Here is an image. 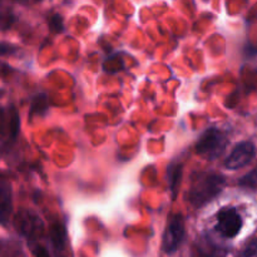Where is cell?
<instances>
[{
  "mask_svg": "<svg viewBox=\"0 0 257 257\" xmlns=\"http://www.w3.org/2000/svg\"><path fill=\"white\" fill-rule=\"evenodd\" d=\"M48 108V100L45 95H37L33 99L32 109H30V115L33 114H43Z\"/></svg>",
  "mask_w": 257,
  "mask_h": 257,
  "instance_id": "11",
  "label": "cell"
},
{
  "mask_svg": "<svg viewBox=\"0 0 257 257\" xmlns=\"http://www.w3.org/2000/svg\"><path fill=\"white\" fill-rule=\"evenodd\" d=\"M48 23H49V28L55 33H59L63 30V18L60 17L59 14H54L48 19Z\"/></svg>",
  "mask_w": 257,
  "mask_h": 257,
  "instance_id": "13",
  "label": "cell"
},
{
  "mask_svg": "<svg viewBox=\"0 0 257 257\" xmlns=\"http://www.w3.org/2000/svg\"><path fill=\"white\" fill-rule=\"evenodd\" d=\"M167 176H168V185H170L171 195H172L173 200H176L178 190H180L181 178H182V165L178 162L171 163V165L168 166Z\"/></svg>",
  "mask_w": 257,
  "mask_h": 257,
  "instance_id": "9",
  "label": "cell"
},
{
  "mask_svg": "<svg viewBox=\"0 0 257 257\" xmlns=\"http://www.w3.org/2000/svg\"><path fill=\"white\" fill-rule=\"evenodd\" d=\"M14 222L17 230L29 238H37L43 233L42 221L30 211H20L15 216Z\"/></svg>",
  "mask_w": 257,
  "mask_h": 257,
  "instance_id": "6",
  "label": "cell"
},
{
  "mask_svg": "<svg viewBox=\"0 0 257 257\" xmlns=\"http://www.w3.org/2000/svg\"><path fill=\"white\" fill-rule=\"evenodd\" d=\"M238 185L241 187L245 188H251V190H256L257 188V167L253 168L252 171H250L248 173H246L240 181H238Z\"/></svg>",
  "mask_w": 257,
  "mask_h": 257,
  "instance_id": "12",
  "label": "cell"
},
{
  "mask_svg": "<svg viewBox=\"0 0 257 257\" xmlns=\"http://www.w3.org/2000/svg\"><path fill=\"white\" fill-rule=\"evenodd\" d=\"M50 240L57 250H63L67 241V232H65L64 226L60 223H54L50 227Z\"/></svg>",
  "mask_w": 257,
  "mask_h": 257,
  "instance_id": "10",
  "label": "cell"
},
{
  "mask_svg": "<svg viewBox=\"0 0 257 257\" xmlns=\"http://www.w3.org/2000/svg\"><path fill=\"white\" fill-rule=\"evenodd\" d=\"M257 251V241H251L247 246H246L245 251H243V257H251L256 253Z\"/></svg>",
  "mask_w": 257,
  "mask_h": 257,
  "instance_id": "14",
  "label": "cell"
},
{
  "mask_svg": "<svg viewBox=\"0 0 257 257\" xmlns=\"http://www.w3.org/2000/svg\"><path fill=\"white\" fill-rule=\"evenodd\" d=\"M12 188L8 183H0V223L2 225L8 222L10 213H12Z\"/></svg>",
  "mask_w": 257,
  "mask_h": 257,
  "instance_id": "8",
  "label": "cell"
},
{
  "mask_svg": "<svg viewBox=\"0 0 257 257\" xmlns=\"http://www.w3.org/2000/svg\"><path fill=\"white\" fill-rule=\"evenodd\" d=\"M19 131V115L17 110L10 109L9 113L0 108V136L9 133L12 137H15Z\"/></svg>",
  "mask_w": 257,
  "mask_h": 257,
  "instance_id": "7",
  "label": "cell"
},
{
  "mask_svg": "<svg viewBox=\"0 0 257 257\" xmlns=\"http://www.w3.org/2000/svg\"><path fill=\"white\" fill-rule=\"evenodd\" d=\"M242 228V217L233 207H223L217 213V230L222 236L232 238Z\"/></svg>",
  "mask_w": 257,
  "mask_h": 257,
  "instance_id": "4",
  "label": "cell"
},
{
  "mask_svg": "<svg viewBox=\"0 0 257 257\" xmlns=\"http://www.w3.org/2000/svg\"><path fill=\"white\" fill-rule=\"evenodd\" d=\"M183 236H185V221H183L182 215L180 213L172 215L168 218L167 227L163 235V251L167 253L175 252L182 242Z\"/></svg>",
  "mask_w": 257,
  "mask_h": 257,
  "instance_id": "3",
  "label": "cell"
},
{
  "mask_svg": "<svg viewBox=\"0 0 257 257\" xmlns=\"http://www.w3.org/2000/svg\"><path fill=\"white\" fill-rule=\"evenodd\" d=\"M34 256L35 257H50L49 253H48V251L45 250L44 247H37L34 250Z\"/></svg>",
  "mask_w": 257,
  "mask_h": 257,
  "instance_id": "15",
  "label": "cell"
},
{
  "mask_svg": "<svg viewBox=\"0 0 257 257\" xmlns=\"http://www.w3.org/2000/svg\"><path fill=\"white\" fill-rule=\"evenodd\" d=\"M255 146L252 142H241L235 146L232 152L228 155V157L225 161V167L228 170H238L245 166H247L255 157Z\"/></svg>",
  "mask_w": 257,
  "mask_h": 257,
  "instance_id": "5",
  "label": "cell"
},
{
  "mask_svg": "<svg viewBox=\"0 0 257 257\" xmlns=\"http://www.w3.org/2000/svg\"><path fill=\"white\" fill-rule=\"evenodd\" d=\"M227 146V137L217 128H208L198 138L196 143V152L207 160L220 157Z\"/></svg>",
  "mask_w": 257,
  "mask_h": 257,
  "instance_id": "2",
  "label": "cell"
},
{
  "mask_svg": "<svg viewBox=\"0 0 257 257\" xmlns=\"http://www.w3.org/2000/svg\"><path fill=\"white\" fill-rule=\"evenodd\" d=\"M226 180L222 175L215 172H196L191 177L187 201L191 206L200 208L211 202L222 192Z\"/></svg>",
  "mask_w": 257,
  "mask_h": 257,
  "instance_id": "1",
  "label": "cell"
}]
</instances>
